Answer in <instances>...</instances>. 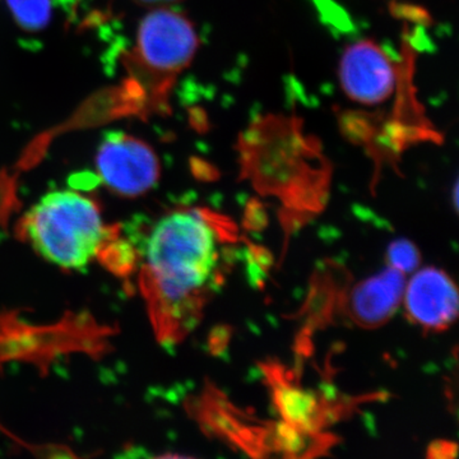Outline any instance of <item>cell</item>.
I'll return each mask as SVG.
<instances>
[{
    "label": "cell",
    "mask_w": 459,
    "mask_h": 459,
    "mask_svg": "<svg viewBox=\"0 0 459 459\" xmlns=\"http://www.w3.org/2000/svg\"><path fill=\"white\" fill-rule=\"evenodd\" d=\"M237 226L208 208H180L153 225L138 255V283L157 340L181 342L225 283Z\"/></svg>",
    "instance_id": "cell-1"
},
{
    "label": "cell",
    "mask_w": 459,
    "mask_h": 459,
    "mask_svg": "<svg viewBox=\"0 0 459 459\" xmlns=\"http://www.w3.org/2000/svg\"><path fill=\"white\" fill-rule=\"evenodd\" d=\"M115 226L104 221L99 204L77 190L48 193L27 211L21 231L45 261L78 271L98 259Z\"/></svg>",
    "instance_id": "cell-2"
},
{
    "label": "cell",
    "mask_w": 459,
    "mask_h": 459,
    "mask_svg": "<svg viewBox=\"0 0 459 459\" xmlns=\"http://www.w3.org/2000/svg\"><path fill=\"white\" fill-rule=\"evenodd\" d=\"M198 44L189 18L168 7L156 8L138 26L133 59L164 98L175 78L192 63Z\"/></svg>",
    "instance_id": "cell-3"
},
{
    "label": "cell",
    "mask_w": 459,
    "mask_h": 459,
    "mask_svg": "<svg viewBox=\"0 0 459 459\" xmlns=\"http://www.w3.org/2000/svg\"><path fill=\"white\" fill-rule=\"evenodd\" d=\"M95 161L100 180L122 197L146 195L161 175L153 148L126 133L108 134L100 144Z\"/></svg>",
    "instance_id": "cell-4"
},
{
    "label": "cell",
    "mask_w": 459,
    "mask_h": 459,
    "mask_svg": "<svg viewBox=\"0 0 459 459\" xmlns=\"http://www.w3.org/2000/svg\"><path fill=\"white\" fill-rule=\"evenodd\" d=\"M338 75L347 98L373 107L394 95L400 71L377 42L361 40L344 51Z\"/></svg>",
    "instance_id": "cell-5"
},
{
    "label": "cell",
    "mask_w": 459,
    "mask_h": 459,
    "mask_svg": "<svg viewBox=\"0 0 459 459\" xmlns=\"http://www.w3.org/2000/svg\"><path fill=\"white\" fill-rule=\"evenodd\" d=\"M407 316L428 331L451 327L458 316V290L446 272L437 267L422 268L404 287Z\"/></svg>",
    "instance_id": "cell-6"
},
{
    "label": "cell",
    "mask_w": 459,
    "mask_h": 459,
    "mask_svg": "<svg viewBox=\"0 0 459 459\" xmlns=\"http://www.w3.org/2000/svg\"><path fill=\"white\" fill-rule=\"evenodd\" d=\"M406 274L389 265L385 270L362 280L347 299L350 318L364 328L385 325L403 300Z\"/></svg>",
    "instance_id": "cell-7"
},
{
    "label": "cell",
    "mask_w": 459,
    "mask_h": 459,
    "mask_svg": "<svg viewBox=\"0 0 459 459\" xmlns=\"http://www.w3.org/2000/svg\"><path fill=\"white\" fill-rule=\"evenodd\" d=\"M274 406L283 424L303 433L320 435L328 421V410L325 409L318 395L309 389L287 379L280 368H267Z\"/></svg>",
    "instance_id": "cell-8"
},
{
    "label": "cell",
    "mask_w": 459,
    "mask_h": 459,
    "mask_svg": "<svg viewBox=\"0 0 459 459\" xmlns=\"http://www.w3.org/2000/svg\"><path fill=\"white\" fill-rule=\"evenodd\" d=\"M21 29L38 32L49 25L56 0H5Z\"/></svg>",
    "instance_id": "cell-9"
},
{
    "label": "cell",
    "mask_w": 459,
    "mask_h": 459,
    "mask_svg": "<svg viewBox=\"0 0 459 459\" xmlns=\"http://www.w3.org/2000/svg\"><path fill=\"white\" fill-rule=\"evenodd\" d=\"M386 259L389 265L401 271L402 273H412L418 270L421 263L420 250L409 238H395L388 247Z\"/></svg>",
    "instance_id": "cell-10"
},
{
    "label": "cell",
    "mask_w": 459,
    "mask_h": 459,
    "mask_svg": "<svg viewBox=\"0 0 459 459\" xmlns=\"http://www.w3.org/2000/svg\"><path fill=\"white\" fill-rule=\"evenodd\" d=\"M428 455L430 458H455L457 455V446L446 440H437L431 444Z\"/></svg>",
    "instance_id": "cell-11"
},
{
    "label": "cell",
    "mask_w": 459,
    "mask_h": 459,
    "mask_svg": "<svg viewBox=\"0 0 459 459\" xmlns=\"http://www.w3.org/2000/svg\"><path fill=\"white\" fill-rule=\"evenodd\" d=\"M135 2L144 5H151V7L161 8L169 7V5L179 3L181 0H135Z\"/></svg>",
    "instance_id": "cell-12"
}]
</instances>
